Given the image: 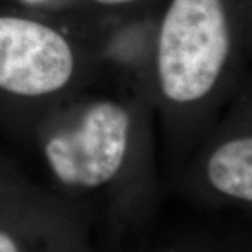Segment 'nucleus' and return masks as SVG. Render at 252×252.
<instances>
[{"mask_svg": "<svg viewBox=\"0 0 252 252\" xmlns=\"http://www.w3.org/2000/svg\"><path fill=\"white\" fill-rule=\"evenodd\" d=\"M230 52L224 0H171L157 42V76L165 98L178 104L207 95Z\"/></svg>", "mask_w": 252, "mask_h": 252, "instance_id": "1", "label": "nucleus"}, {"mask_svg": "<svg viewBox=\"0 0 252 252\" xmlns=\"http://www.w3.org/2000/svg\"><path fill=\"white\" fill-rule=\"evenodd\" d=\"M130 118L122 105L99 101L84 111L77 125L54 135L44 147L46 161L66 185L95 188L121 170Z\"/></svg>", "mask_w": 252, "mask_h": 252, "instance_id": "2", "label": "nucleus"}, {"mask_svg": "<svg viewBox=\"0 0 252 252\" xmlns=\"http://www.w3.org/2000/svg\"><path fill=\"white\" fill-rule=\"evenodd\" d=\"M73 72L72 46L59 31L31 18L0 16V98L52 94Z\"/></svg>", "mask_w": 252, "mask_h": 252, "instance_id": "3", "label": "nucleus"}, {"mask_svg": "<svg viewBox=\"0 0 252 252\" xmlns=\"http://www.w3.org/2000/svg\"><path fill=\"white\" fill-rule=\"evenodd\" d=\"M207 177L215 188L233 198L252 200V139H231L216 149L207 161Z\"/></svg>", "mask_w": 252, "mask_h": 252, "instance_id": "4", "label": "nucleus"}, {"mask_svg": "<svg viewBox=\"0 0 252 252\" xmlns=\"http://www.w3.org/2000/svg\"><path fill=\"white\" fill-rule=\"evenodd\" d=\"M0 252H20L14 240L1 230H0Z\"/></svg>", "mask_w": 252, "mask_h": 252, "instance_id": "5", "label": "nucleus"}, {"mask_svg": "<svg viewBox=\"0 0 252 252\" xmlns=\"http://www.w3.org/2000/svg\"><path fill=\"white\" fill-rule=\"evenodd\" d=\"M98 4L102 6H124V4H130V3H136L140 0H93Z\"/></svg>", "mask_w": 252, "mask_h": 252, "instance_id": "6", "label": "nucleus"}]
</instances>
